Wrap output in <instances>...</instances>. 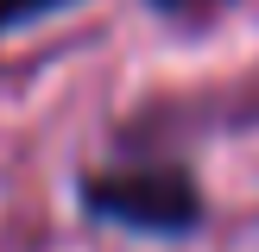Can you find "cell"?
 I'll list each match as a JSON object with an SVG mask.
<instances>
[{"mask_svg": "<svg viewBox=\"0 0 259 252\" xmlns=\"http://www.w3.org/2000/svg\"><path fill=\"white\" fill-rule=\"evenodd\" d=\"M63 7H76V0H0V38H7V32H25V25L51 19V13H63Z\"/></svg>", "mask_w": 259, "mask_h": 252, "instance_id": "obj_2", "label": "cell"}, {"mask_svg": "<svg viewBox=\"0 0 259 252\" xmlns=\"http://www.w3.org/2000/svg\"><path fill=\"white\" fill-rule=\"evenodd\" d=\"M82 202H89V214L126 227V233H164L171 239V233H190L202 221L196 183L184 170H171V164H158V170H101V176H89Z\"/></svg>", "mask_w": 259, "mask_h": 252, "instance_id": "obj_1", "label": "cell"}, {"mask_svg": "<svg viewBox=\"0 0 259 252\" xmlns=\"http://www.w3.org/2000/svg\"><path fill=\"white\" fill-rule=\"evenodd\" d=\"M158 13H171V19H202V13H215V7H228V0H152Z\"/></svg>", "mask_w": 259, "mask_h": 252, "instance_id": "obj_3", "label": "cell"}]
</instances>
